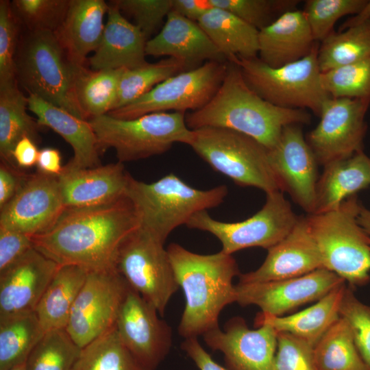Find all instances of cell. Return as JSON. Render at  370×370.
I'll return each instance as SVG.
<instances>
[{
    "label": "cell",
    "instance_id": "obj_25",
    "mask_svg": "<svg viewBox=\"0 0 370 370\" xmlns=\"http://www.w3.org/2000/svg\"><path fill=\"white\" fill-rule=\"evenodd\" d=\"M28 110L36 116L38 123L60 135L72 147L73 156L63 168L66 170L92 168L101 165L97 140L88 120L42 99L28 95Z\"/></svg>",
    "mask_w": 370,
    "mask_h": 370
},
{
    "label": "cell",
    "instance_id": "obj_52",
    "mask_svg": "<svg viewBox=\"0 0 370 370\" xmlns=\"http://www.w3.org/2000/svg\"><path fill=\"white\" fill-rule=\"evenodd\" d=\"M212 7L210 0H172V10L195 22Z\"/></svg>",
    "mask_w": 370,
    "mask_h": 370
},
{
    "label": "cell",
    "instance_id": "obj_26",
    "mask_svg": "<svg viewBox=\"0 0 370 370\" xmlns=\"http://www.w3.org/2000/svg\"><path fill=\"white\" fill-rule=\"evenodd\" d=\"M317 42L303 11L289 10L259 30V59L280 67L304 58Z\"/></svg>",
    "mask_w": 370,
    "mask_h": 370
},
{
    "label": "cell",
    "instance_id": "obj_18",
    "mask_svg": "<svg viewBox=\"0 0 370 370\" xmlns=\"http://www.w3.org/2000/svg\"><path fill=\"white\" fill-rule=\"evenodd\" d=\"M158 315L156 308L130 287L115 325L123 345L152 369L163 361L172 344L171 328Z\"/></svg>",
    "mask_w": 370,
    "mask_h": 370
},
{
    "label": "cell",
    "instance_id": "obj_11",
    "mask_svg": "<svg viewBox=\"0 0 370 370\" xmlns=\"http://www.w3.org/2000/svg\"><path fill=\"white\" fill-rule=\"evenodd\" d=\"M227 64V61L206 62L168 78L132 103L107 114L120 119H132L154 112L186 113L199 110L219 88Z\"/></svg>",
    "mask_w": 370,
    "mask_h": 370
},
{
    "label": "cell",
    "instance_id": "obj_45",
    "mask_svg": "<svg viewBox=\"0 0 370 370\" xmlns=\"http://www.w3.org/2000/svg\"><path fill=\"white\" fill-rule=\"evenodd\" d=\"M20 23L10 1H0V85L16 82L15 58L19 42Z\"/></svg>",
    "mask_w": 370,
    "mask_h": 370
},
{
    "label": "cell",
    "instance_id": "obj_19",
    "mask_svg": "<svg viewBox=\"0 0 370 370\" xmlns=\"http://www.w3.org/2000/svg\"><path fill=\"white\" fill-rule=\"evenodd\" d=\"M277 336L269 324L251 330L242 317H235L225 323L223 330L218 327L203 338L210 349L223 354L232 370H272Z\"/></svg>",
    "mask_w": 370,
    "mask_h": 370
},
{
    "label": "cell",
    "instance_id": "obj_27",
    "mask_svg": "<svg viewBox=\"0 0 370 370\" xmlns=\"http://www.w3.org/2000/svg\"><path fill=\"white\" fill-rule=\"evenodd\" d=\"M108 8L103 0H70L65 18L55 34L71 63L84 64L88 55L95 51Z\"/></svg>",
    "mask_w": 370,
    "mask_h": 370
},
{
    "label": "cell",
    "instance_id": "obj_31",
    "mask_svg": "<svg viewBox=\"0 0 370 370\" xmlns=\"http://www.w3.org/2000/svg\"><path fill=\"white\" fill-rule=\"evenodd\" d=\"M227 61L256 58L259 30L232 13L212 7L197 21Z\"/></svg>",
    "mask_w": 370,
    "mask_h": 370
},
{
    "label": "cell",
    "instance_id": "obj_15",
    "mask_svg": "<svg viewBox=\"0 0 370 370\" xmlns=\"http://www.w3.org/2000/svg\"><path fill=\"white\" fill-rule=\"evenodd\" d=\"M345 283L325 269L281 280L235 285L236 302L242 306L255 305L264 314L280 317L305 304L318 301Z\"/></svg>",
    "mask_w": 370,
    "mask_h": 370
},
{
    "label": "cell",
    "instance_id": "obj_14",
    "mask_svg": "<svg viewBox=\"0 0 370 370\" xmlns=\"http://www.w3.org/2000/svg\"><path fill=\"white\" fill-rule=\"evenodd\" d=\"M370 102L351 98H328L318 125L306 138L319 165L347 158L362 150L367 131L365 117Z\"/></svg>",
    "mask_w": 370,
    "mask_h": 370
},
{
    "label": "cell",
    "instance_id": "obj_13",
    "mask_svg": "<svg viewBox=\"0 0 370 370\" xmlns=\"http://www.w3.org/2000/svg\"><path fill=\"white\" fill-rule=\"evenodd\" d=\"M130 288L117 271H88L66 327L81 349L115 327Z\"/></svg>",
    "mask_w": 370,
    "mask_h": 370
},
{
    "label": "cell",
    "instance_id": "obj_51",
    "mask_svg": "<svg viewBox=\"0 0 370 370\" xmlns=\"http://www.w3.org/2000/svg\"><path fill=\"white\" fill-rule=\"evenodd\" d=\"M38 153L36 143L30 138L24 136L16 144L12 155L19 169H27L36 165Z\"/></svg>",
    "mask_w": 370,
    "mask_h": 370
},
{
    "label": "cell",
    "instance_id": "obj_36",
    "mask_svg": "<svg viewBox=\"0 0 370 370\" xmlns=\"http://www.w3.org/2000/svg\"><path fill=\"white\" fill-rule=\"evenodd\" d=\"M370 57V20L342 32H332L319 44L322 73Z\"/></svg>",
    "mask_w": 370,
    "mask_h": 370
},
{
    "label": "cell",
    "instance_id": "obj_43",
    "mask_svg": "<svg viewBox=\"0 0 370 370\" xmlns=\"http://www.w3.org/2000/svg\"><path fill=\"white\" fill-rule=\"evenodd\" d=\"M213 7L225 10L260 30L283 13L295 10L297 0H210Z\"/></svg>",
    "mask_w": 370,
    "mask_h": 370
},
{
    "label": "cell",
    "instance_id": "obj_47",
    "mask_svg": "<svg viewBox=\"0 0 370 370\" xmlns=\"http://www.w3.org/2000/svg\"><path fill=\"white\" fill-rule=\"evenodd\" d=\"M110 3L123 14L134 19L147 40L172 10V0H115Z\"/></svg>",
    "mask_w": 370,
    "mask_h": 370
},
{
    "label": "cell",
    "instance_id": "obj_28",
    "mask_svg": "<svg viewBox=\"0 0 370 370\" xmlns=\"http://www.w3.org/2000/svg\"><path fill=\"white\" fill-rule=\"evenodd\" d=\"M323 166L317 183L312 214L334 210L347 198L370 186V158L362 150Z\"/></svg>",
    "mask_w": 370,
    "mask_h": 370
},
{
    "label": "cell",
    "instance_id": "obj_42",
    "mask_svg": "<svg viewBox=\"0 0 370 370\" xmlns=\"http://www.w3.org/2000/svg\"><path fill=\"white\" fill-rule=\"evenodd\" d=\"M70 0H13L14 14L27 30L56 32L66 14Z\"/></svg>",
    "mask_w": 370,
    "mask_h": 370
},
{
    "label": "cell",
    "instance_id": "obj_5",
    "mask_svg": "<svg viewBox=\"0 0 370 370\" xmlns=\"http://www.w3.org/2000/svg\"><path fill=\"white\" fill-rule=\"evenodd\" d=\"M361 206L354 195L334 210L306 216L323 267L351 286L370 280V236L358 221Z\"/></svg>",
    "mask_w": 370,
    "mask_h": 370
},
{
    "label": "cell",
    "instance_id": "obj_35",
    "mask_svg": "<svg viewBox=\"0 0 370 370\" xmlns=\"http://www.w3.org/2000/svg\"><path fill=\"white\" fill-rule=\"evenodd\" d=\"M318 370H368L347 322L341 317L314 347Z\"/></svg>",
    "mask_w": 370,
    "mask_h": 370
},
{
    "label": "cell",
    "instance_id": "obj_17",
    "mask_svg": "<svg viewBox=\"0 0 370 370\" xmlns=\"http://www.w3.org/2000/svg\"><path fill=\"white\" fill-rule=\"evenodd\" d=\"M59 176L26 174L12 199L1 208L0 226L29 236L49 229L64 210Z\"/></svg>",
    "mask_w": 370,
    "mask_h": 370
},
{
    "label": "cell",
    "instance_id": "obj_40",
    "mask_svg": "<svg viewBox=\"0 0 370 370\" xmlns=\"http://www.w3.org/2000/svg\"><path fill=\"white\" fill-rule=\"evenodd\" d=\"M321 80L331 97L370 102V57L322 73Z\"/></svg>",
    "mask_w": 370,
    "mask_h": 370
},
{
    "label": "cell",
    "instance_id": "obj_1",
    "mask_svg": "<svg viewBox=\"0 0 370 370\" xmlns=\"http://www.w3.org/2000/svg\"><path fill=\"white\" fill-rule=\"evenodd\" d=\"M139 227L137 211L125 195L105 204L64 208L49 229L31 237L34 247L58 265L116 271L122 244Z\"/></svg>",
    "mask_w": 370,
    "mask_h": 370
},
{
    "label": "cell",
    "instance_id": "obj_9",
    "mask_svg": "<svg viewBox=\"0 0 370 370\" xmlns=\"http://www.w3.org/2000/svg\"><path fill=\"white\" fill-rule=\"evenodd\" d=\"M193 133L189 146L216 171L241 186L255 187L266 194L280 190L268 149L255 139L220 127H201Z\"/></svg>",
    "mask_w": 370,
    "mask_h": 370
},
{
    "label": "cell",
    "instance_id": "obj_53",
    "mask_svg": "<svg viewBox=\"0 0 370 370\" xmlns=\"http://www.w3.org/2000/svg\"><path fill=\"white\" fill-rule=\"evenodd\" d=\"M37 171L51 175L59 176L63 171L60 151L54 148L45 147L39 150Z\"/></svg>",
    "mask_w": 370,
    "mask_h": 370
},
{
    "label": "cell",
    "instance_id": "obj_48",
    "mask_svg": "<svg viewBox=\"0 0 370 370\" xmlns=\"http://www.w3.org/2000/svg\"><path fill=\"white\" fill-rule=\"evenodd\" d=\"M33 247L31 236L0 226V272L10 267Z\"/></svg>",
    "mask_w": 370,
    "mask_h": 370
},
{
    "label": "cell",
    "instance_id": "obj_33",
    "mask_svg": "<svg viewBox=\"0 0 370 370\" xmlns=\"http://www.w3.org/2000/svg\"><path fill=\"white\" fill-rule=\"evenodd\" d=\"M123 70H93L72 63L74 95L86 120L114 110Z\"/></svg>",
    "mask_w": 370,
    "mask_h": 370
},
{
    "label": "cell",
    "instance_id": "obj_2",
    "mask_svg": "<svg viewBox=\"0 0 370 370\" xmlns=\"http://www.w3.org/2000/svg\"><path fill=\"white\" fill-rule=\"evenodd\" d=\"M185 120L192 130L204 127L228 129L271 149L286 126L309 124L311 115L306 110L281 108L263 99L247 85L238 66L228 62L214 96L201 109L186 113Z\"/></svg>",
    "mask_w": 370,
    "mask_h": 370
},
{
    "label": "cell",
    "instance_id": "obj_44",
    "mask_svg": "<svg viewBox=\"0 0 370 370\" xmlns=\"http://www.w3.org/2000/svg\"><path fill=\"white\" fill-rule=\"evenodd\" d=\"M340 317L349 324L358 351L370 370V306L360 301L349 287L345 290Z\"/></svg>",
    "mask_w": 370,
    "mask_h": 370
},
{
    "label": "cell",
    "instance_id": "obj_39",
    "mask_svg": "<svg viewBox=\"0 0 370 370\" xmlns=\"http://www.w3.org/2000/svg\"><path fill=\"white\" fill-rule=\"evenodd\" d=\"M82 349L66 329L47 331L25 361L26 370H73Z\"/></svg>",
    "mask_w": 370,
    "mask_h": 370
},
{
    "label": "cell",
    "instance_id": "obj_55",
    "mask_svg": "<svg viewBox=\"0 0 370 370\" xmlns=\"http://www.w3.org/2000/svg\"><path fill=\"white\" fill-rule=\"evenodd\" d=\"M358 221L360 225L370 236V210L361 206L358 216Z\"/></svg>",
    "mask_w": 370,
    "mask_h": 370
},
{
    "label": "cell",
    "instance_id": "obj_24",
    "mask_svg": "<svg viewBox=\"0 0 370 370\" xmlns=\"http://www.w3.org/2000/svg\"><path fill=\"white\" fill-rule=\"evenodd\" d=\"M100 43L88 59L93 70L130 69L146 63L147 39L140 29L109 3Z\"/></svg>",
    "mask_w": 370,
    "mask_h": 370
},
{
    "label": "cell",
    "instance_id": "obj_32",
    "mask_svg": "<svg viewBox=\"0 0 370 370\" xmlns=\"http://www.w3.org/2000/svg\"><path fill=\"white\" fill-rule=\"evenodd\" d=\"M28 99L16 82L0 85V156L3 161L17 166L12 158L16 144L24 136L40 142L43 127L27 112ZM18 167V166H17Z\"/></svg>",
    "mask_w": 370,
    "mask_h": 370
},
{
    "label": "cell",
    "instance_id": "obj_50",
    "mask_svg": "<svg viewBox=\"0 0 370 370\" xmlns=\"http://www.w3.org/2000/svg\"><path fill=\"white\" fill-rule=\"evenodd\" d=\"M181 347L199 370H227L212 359L197 337L185 338Z\"/></svg>",
    "mask_w": 370,
    "mask_h": 370
},
{
    "label": "cell",
    "instance_id": "obj_29",
    "mask_svg": "<svg viewBox=\"0 0 370 370\" xmlns=\"http://www.w3.org/2000/svg\"><path fill=\"white\" fill-rule=\"evenodd\" d=\"M346 288L345 283L335 288L311 306L288 316L260 313L255 325H271L277 332L297 336L314 347L340 317V307Z\"/></svg>",
    "mask_w": 370,
    "mask_h": 370
},
{
    "label": "cell",
    "instance_id": "obj_21",
    "mask_svg": "<svg viewBox=\"0 0 370 370\" xmlns=\"http://www.w3.org/2000/svg\"><path fill=\"white\" fill-rule=\"evenodd\" d=\"M58 267L33 247L0 272V318L34 311Z\"/></svg>",
    "mask_w": 370,
    "mask_h": 370
},
{
    "label": "cell",
    "instance_id": "obj_46",
    "mask_svg": "<svg viewBox=\"0 0 370 370\" xmlns=\"http://www.w3.org/2000/svg\"><path fill=\"white\" fill-rule=\"evenodd\" d=\"M272 370H318L314 347L286 332H278Z\"/></svg>",
    "mask_w": 370,
    "mask_h": 370
},
{
    "label": "cell",
    "instance_id": "obj_20",
    "mask_svg": "<svg viewBox=\"0 0 370 370\" xmlns=\"http://www.w3.org/2000/svg\"><path fill=\"white\" fill-rule=\"evenodd\" d=\"M323 268L310 234L306 216L299 219L291 232L268 249L263 263L255 271L240 273L239 282L258 283L297 278Z\"/></svg>",
    "mask_w": 370,
    "mask_h": 370
},
{
    "label": "cell",
    "instance_id": "obj_6",
    "mask_svg": "<svg viewBox=\"0 0 370 370\" xmlns=\"http://www.w3.org/2000/svg\"><path fill=\"white\" fill-rule=\"evenodd\" d=\"M186 113L154 112L132 119L104 114L88 120L99 152L112 148L118 161L131 162L162 154L175 143L190 145L194 136Z\"/></svg>",
    "mask_w": 370,
    "mask_h": 370
},
{
    "label": "cell",
    "instance_id": "obj_8",
    "mask_svg": "<svg viewBox=\"0 0 370 370\" xmlns=\"http://www.w3.org/2000/svg\"><path fill=\"white\" fill-rule=\"evenodd\" d=\"M319 46L317 42L304 58L277 68L257 57H234L227 62L238 66L247 85L267 101L284 108L308 109L319 116L323 105L331 97L322 84Z\"/></svg>",
    "mask_w": 370,
    "mask_h": 370
},
{
    "label": "cell",
    "instance_id": "obj_23",
    "mask_svg": "<svg viewBox=\"0 0 370 370\" xmlns=\"http://www.w3.org/2000/svg\"><path fill=\"white\" fill-rule=\"evenodd\" d=\"M145 53L182 60L188 67L203 61L227 62L197 22L173 10L159 33L147 41Z\"/></svg>",
    "mask_w": 370,
    "mask_h": 370
},
{
    "label": "cell",
    "instance_id": "obj_34",
    "mask_svg": "<svg viewBox=\"0 0 370 370\" xmlns=\"http://www.w3.org/2000/svg\"><path fill=\"white\" fill-rule=\"evenodd\" d=\"M45 332L34 311L0 318V370L25 363Z\"/></svg>",
    "mask_w": 370,
    "mask_h": 370
},
{
    "label": "cell",
    "instance_id": "obj_12",
    "mask_svg": "<svg viewBox=\"0 0 370 370\" xmlns=\"http://www.w3.org/2000/svg\"><path fill=\"white\" fill-rule=\"evenodd\" d=\"M164 243L139 227L122 244L116 262L130 286L161 317L180 287Z\"/></svg>",
    "mask_w": 370,
    "mask_h": 370
},
{
    "label": "cell",
    "instance_id": "obj_49",
    "mask_svg": "<svg viewBox=\"0 0 370 370\" xmlns=\"http://www.w3.org/2000/svg\"><path fill=\"white\" fill-rule=\"evenodd\" d=\"M25 175L18 167L1 161L0 209L15 195Z\"/></svg>",
    "mask_w": 370,
    "mask_h": 370
},
{
    "label": "cell",
    "instance_id": "obj_7",
    "mask_svg": "<svg viewBox=\"0 0 370 370\" xmlns=\"http://www.w3.org/2000/svg\"><path fill=\"white\" fill-rule=\"evenodd\" d=\"M15 71L18 85L28 95L85 119L74 95L72 63L55 32L26 29L19 39Z\"/></svg>",
    "mask_w": 370,
    "mask_h": 370
},
{
    "label": "cell",
    "instance_id": "obj_10",
    "mask_svg": "<svg viewBox=\"0 0 370 370\" xmlns=\"http://www.w3.org/2000/svg\"><path fill=\"white\" fill-rule=\"evenodd\" d=\"M266 195L262 208L243 221H220L204 210L195 214L186 225L214 235L222 245L221 251L227 254L253 247L268 250L291 232L299 216L281 190Z\"/></svg>",
    "mask_w": 370,
    "mask_h": 370
},
{
    "label": "cell",
    "instance_id": "obj_37",
    "mask_svg": "<svg viewBox=\"0 0 370 370\" xmlns=\"http://www.w3.org/2000/svg\"><path fill=\"white\" fill-rule=\"evenodd\" d=\"M73 370H156L143 365L120 340L114 327L83 347Z\"/></svg>",
    "mask_w": 370,
    "mask_h": 370
},
{
    "label": "cell",
    "instance_id": "obj_30",
    "mask_svg": "<svg viewBox=\"0 0 370 370\" xmlns=\"http://www.w3.org/2000/svg\"><path fill=\"white\" fill-rule=\"evenodd\" d=\"M88 273V270L79 266L59 265L34 310L45 332L66 329Z\"/></svg>",
    "mask_w": 370,
    "mask_h": 370
},
{
    "label": "cell",
    "instance_id": "obj_3",
    "mask_svg": "<svg viewBox=\"0 0 370 370\" xmlns=\"http://www.w3.org/2000/svg\"><path fill=\"white\" fill-rule=\"evenodd\" d=\"M166 249L186 299L178 325L180 335L184 338H197L219 327L221 310L236 302L232 280L240 271L235 259L221 250L199 254L177 243H171Z\"/></svg>",
    "mask_w": 370,
    "mask_h": 370
},
{
    "label": "cell",
    "instance_id": "obj_22",
    "mask_svg": "<svg viewBox=\"0 0 370 370\" xmlns=\"http://www.w3.org/2000/svg\"><path fill=\"white\" fill-rule=\"evenodd\" d=\"M130 175L123 163L66 170L59 181L64 208H83L105 204L125 196Z\"/></svg>",
    "mask_w": 370,
    "mask_h": 370
},
{
    "label": "cell",
    "instance_id": "obj_56",
    "mask_svg": "<svg viewBox=\"0 0 370 370\" xmlns=\"http://www.w3.org/2000/svg\"><path fill=\"white\" fill-rule=\"evenodd\" d=\"M25 363H23V364H21V365H16L8 370H26L25 369Z\"/></svg>",
    "mask_w": 370,
    "mask_h": 370
},
{
    "label": "cell",
    "instance_id": "obj_54",
    "mask_svg": "<svg viewBox=\"0 0 370 370\" xmlns=\"http://www.w3.org/2000/svg\"><path fill=\"white\" fill-rule=\"evenodd\" d=\"M370 20V0H367L365 6L355 15L346 20L339 27L338 32L360 25Z\"/></svg>",
    "mask_w": 370,
    "mask_h": 370
},
{
    "label": "cell",
    "instance_id": "obj_16",
    "mask_svg": "<svg viewBox=\"0 0 370 370\" xmlns=\"http://www.w3.org/2000/svg\"><path fill=\"white\" fill-rule=\"evenodd\" d=\"M268 158L280 190L288 193L308 214H312L319 164L299 125L282 130L277 144L268 149Z\"/></svg>",
    "mask_w": 370,
    "mask_h": 370
},
{
    "label": "cell",
    "instance_id": "obj_38",
    "mask_svg": "<svg viewBox=\"0 0 370 370\" xmlns=\"http://www.w3.org/2000/svg\"><path fill=\"white\" fill-rule=\"evenodd\" d=\"M187 68L188 66L184 61L167 58L154 63L147 62L134 69H123L114 110L132 103L160 83L186 71Z\"/></svg>",
    "mask_w": 370,
    "mask_h": 370
},
{
    "label": "cell",
    "instance_id": "obj_41",
    "mask_svg": "<svg viewBox=\"0 0 370 370\" xmlns=\"http://www.w3.org/2000/svg\"><path fill=\"white\" fill-rule=\"evenodd\" d=\"M367 0H308L302 10L316 42H321L332 32L342 17L357 14Z\"/></svg>",
    "mask_w": 370,
    "mask_h": 370
},
{
    "label": "cell",
    "instance_id": "obj_4",
    "mask_svg": "<svg viewBox=\"0 0 370 370\" xmlns=\"http://www.w3.org/2000/svg\"><path fill=\"white\" fill-rule=\"evenodd\" d=\"M227 193L225 185L198 189L170 173L152 183L130 175L125 195L137 211L140 227L164 243L173 230L195 214L219 206Z\"/></svg>",
    "mask_w": 370,
    "mask_h": 370
}]
</instances>
